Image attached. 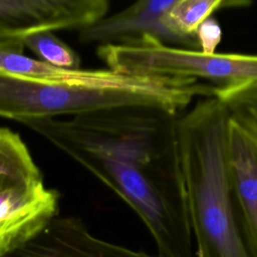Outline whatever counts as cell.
I'll list each match as a JSON object with an SVG mask.
<instances>
[{"instance_id":"7c38bea8","label":"cell","mask_w":257,"mask_h":257,"mask_svg":"<svg viewBox=\"0 0 257 257\" xmlns=\"http://www.w3.org/2000/svg\"><path fill=\"white\" fill-rule=\"evenodd\" d=\"M229 3L222 0H174L162 18L168 41L187 45L191 44L192 39L197 41L199 26Z\"/></svg>"},{"instance_id":"5b68a950","label":"cell","mask_w":257,"mask_h":257,"mask_svg":"<svg viewBox=\"0 0 257 257\" xmlns=\"http://www.w3.org/2000/svg\"><path fill=\"white\" fill-rule=\"evenodd\" d=\"M106 0H0V50L21 52L38 32L83 29L107 15Z\"/></svg>"},{"instance_id":"52a82bcc","label":"cell","mask_w":257,"mask_h":257,"mask_svg":"<svg viewBox=\"0 0 257 257\" xmlns=\"http://www.w3.org/2000/svg\"><path fill=\"white\" fill-rule=\"evenodd\" d=\"M5 257H162L93 236L74 217L56 216L34 239Z\"/></svg>"},{"instance_id":"5bb4252c","label":"cell","mask_w":257,"mask_h":257,"mask_svg":"<svg viewBox=\"0 0 257 257\" xmlns=\"http://www.w3.org/2000/svg\"><path fill=\"white\" fill-rule=\"evenodd\" d=\"M24 46L35 55V58L48 64L67 69L80 68L79 56L52 31L38 32L28 36Z\"/></svg>"},{"instance_id":"3957f363","label":"cell","mask_w":257,"mask_h":257,"mask_svg":"<svg viewBox=\"0 0 257 257\" xmlns=\"http://www.w3.org/2000/svg\"><path fill=\"white\" fill-rule=\"evenodd\" d=\"M198 257H254L238 217L227 151L207 145L181 161Z\"/></svg>"},{"instance_id":"9c48e42d","label":"cell","mask_w":257,"mask_h":257,"mask_svg":"<svg viewBox=\"0 0 257 257\" xmlns=\"http://www.w3.org/2000/svg\"><path fill=\"white\" fill-rule=\"evenodd\" d=\"M174 0H142L79 30L82 42L101 45H124L144 35H151L168 44L162 22L164 13Z\"/></svg>"},{"instance_id":"277c9868","label":"cell","mask_w":257,"mask_h":257,"mask_svg":"<svg viewBox=\"0 0 257 257\" xmlns=\"http://www.w3.org/2000/svg\"><path fill=\"white\" fill-rule=\"evenodd\" d=\"M97 55L108 69L131 76H188L218 86L257 81V55L206 54L166 44L151 35L124 45L98 46Z\"/></svg>"},{"instance_id":"8fae6325","label":"cell","mask_w":257,"mask_h":257,"mask_svg":"<svg viewBox=\"0 0 257 257\" xmlns=\"http://www.w3.org/2000/svg\"><path fill=\"white\" fill-rule=\"evenodd\" d=\"M43 182L42 175L21 137L0 126V193Z\"/></svg>"},{"instance_id":"30bf717a","label":"cell","mask_w":257,"mask_h":257,"mask_svg":"<svg viewBox=\"0 0 257 257\" xmlns=\"http://www.w3.org/2000/svg\"><path fill=\"white\" fill-rule=\"evenodd\" d=\"M0 70L36 80L79 86H124L144 76H131L106 69H67L27 56L21 52L0 50Z\"/></svg>"},{"instance_id":"9a60e30c","label":"cell","mask_w":257,"mask_h":257,"mask_svg":"<svg viewBox=\"0 0 257 257\" xmlns=\"http://www.w3.org/2000/svg\"><path fill=\"white\" fill-rule=\"evenodd\" d=\"M197 41L201 52L206 54L216 53V48L222 38V30L216 19L209 17L197 30Z\"/></svg>"},{"instance_id":"8992f818","label":"cell","mask_w":257,"mask_h":257,"mask_svg":"<svg viewBox=\"0 0 257 257\" xmlns=\"http://www.w3.org/2000/svg\"><path fill=\"white\" fill-rule=\"evenodd\" d=\"M59 196L43 182L0 193V257L39 235L57 216Z\"/></svg>"},{"instance_id":"4fadbf2b","label":"cell","mask_w":257,"mask_h":257,"mask_svg":"<svg viewBox=\"0 0 257 257\" xmlns=\"http://www.w3.org/2000/svg\"><path fill=\"white\" fill-rule=\"evenodd\" d=\"M214 95L225 105L229 116L257 141V81L220 85Z\"/></svg>"},{"instance_id":"7a4b0ae2","label":"cell","mask_w":257,"mask_h":257,"mask_svg":"<svg viewBox=\"0 0 257 257\" xmlns=\"http://www.w3.org/2000/svg\"><path fill=\"white\" fill-rule=\"evenodd\" d=\"M211 93L195 77L150 76L124 86H79L52 83L0 70V116L20 122L73 116L120 105H145L180 115L192 101Z\"/></svg>"},{"instance_id":"6da1fadb","label":"cell","mask_w":257,"mask_h":257,"mask_svg":"<svg viewBox=\"0 0 257 257\" xmlns=\"http://www.w3.org/2000/svg\"><path fill=\"white\" fill-rule=\"evenodd\" d=\"M176 117L120 105L23 124L113 191L142 219L162 257H193Z\"/></svg>"},{"instance_id":"ba28073f","label":"cell","mask_w":257,"mask_h":257,"mask_svg":"<svg viewBox=\"0 0 257 257\" xmlns=\"http://www.w3.org/2000/svg\"><path fill=\"white\" fill-rule=\"evenodd\" d=\"M230 181L242 230L257 257V141L229 116Z\"/></svg>"}]
</instances>
